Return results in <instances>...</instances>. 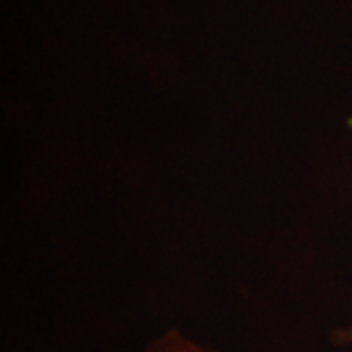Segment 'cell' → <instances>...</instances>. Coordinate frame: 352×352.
Here are the masks:
<instances>
[{
	"mask_svg": "<svg viewBox=\"0 0 352 352\" xmlns=\"http://www.w3.org/2000/svg\"><path fill=\"white\" fill-rule=\"evenodd\" d=\"M145 352H217L200 344L198 340L186 337L182 331L178 329H168L163 335H159L157 339L149 342Z\"/></svg>",
	"mask_w": 352,
	"mask_h": 352,
	"instance_id": "6da1fadb",
	"label": "cell"
},
{
	"mask_svg": "<svg viewBox=\"0 0 352 352\" xmlns=\"http://www.w3.org/2000/svg\"><path fill=\"white\" fill-rule=\"evenodd\" d=\"M333 340H335V344H352V323L346 327L337 329L333 335Z\"/></svg>",
	"mask_w": 352,
	"mask_h": 352,
	"instance_id": "7a4b0ae2",
	"label": "cell"
}]
</instances>
